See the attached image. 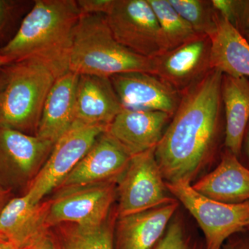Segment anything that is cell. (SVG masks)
<instances>
[{"label":"cell","mask_w":249,"mask_h":249,"mask_svg":"<svg viewBox=\"0 0 249 249\" xmlns=\"http://www.w3.org/2000/svg\"><path fill=\"white\" fill-rule=\"evenodd\" d=\"M14 62V60H12L9 57L0 53V68H2V67L6 66V65H9Z\"/></svg>","instance_id":"obj_34"},{"label":"cell","mask_w":249,"mask_h":249,"mask_svg":"<svg viewBox=\"0 0 249 249\" xmlns=\"http://www.w3.org/2000/svg\"><path fill=\"white\" fill-rule=\"evenodd\" d=\"M147 1L160 24L168 51L177 48L199 35L174 9L168 0H147Z\"/></svg>","instance_id":"obj_23"},{"label":"cell","mask_w":249,"mask_h":249,"mask_svg":"<svg viewBox=\"0 0 249 249\" xmlns=\"http://www.w3.org/2000/svg\"><path fill=\"white\" fill-rule=\"evenodd\" d=\"M232 236L226 242L222 249H249V237L238 235Z\"/></svg>","instance_id":"obj_28"},{"label":"cell","mask_w":249,"mask_h":249,"mask_svg":"<svg viewBox=\"0 0 249 249\" xmlns=\"http://www.w3.org/2000/svg\"><path fill=\"white\" fill-rule=\"evenodd\" d=\"M107 129L75 121L71 128L55 142L45 164L27 187L25 194L31 200L37 204L56 190Z\"/></svg>","instance_id":"obj_9"},{"label":"cell","mask_w":249,"mask_h":249,"mask_svg":"<svg viewBox=\"0 0 249 249\" xmlns=\"http://www.w3.org/2000/svg\"><path fill=\"white\" fill-rule=\"evenodd\" d=\"M153 249H194L183 226L178 220L170 222L166 231Z\"/></svg>","instance_id":"obj_25"},{"label":"cell","mask_w":249,"mask_h":249,"mask_svg":"<svg viewBox=\"0 0 249 249\" xmlns=\"http://www.w3.org/2000/svg\"><path fill=\"white\" fill-rule=\"evenodd\" d=\"M58 78L34 59L0 69V126L36 135L46 99Z\"/></svg>","instance_id":"obj_4"},{"label":"cell","mask_w":249,"mask_h":249,"mask_svg":"<svg viewBox=\"0 0 249 249\" xmlns=\"http://www.w3.org/2000/svg\"><path fill=\"white\" fill-rule=\"evenodd\" d=\"M240 11L232 25L249 44V0H243Z\"/></svg>","instance_id":"obj_27"},{"label":"cell","mask_w":249,"mask_h":249,"mask_svg":"<svg viewBox=\"0 0 249 249\" xmlns=\"http://www.w3.org/2000/svg\"><path fill=\"white\" fill-rule=\"evenodd\" d=\"M247 229H249V226H248V228H247Z\"/></svg>","instance_id":"obj_36"},{"label":"cell","mask_w":249,"mask_h":249,"mask_svg":"<svg viewBox=\"0 0 249 249\" xmlns=\"http://www.w3.org/2000/svg\"><path fill=\"white\" fill-rule=\"evenodd\" d=\"M192 186L199 194L219 202H248L249 168L226 149L217 168Z\"/></svg>","instance_id":"obj_18"},{"label":"cell","mask_w":249,"mask_h":249,"mask_svg":"<svg viewBox=\"0 0 249 249\" xmlns=\"http://www.w3.org/2000/svg\"><path fill=\"white\" fill-rule=\"evenodd\" d=\"M116 181L69 187L59 189L49 199V229L61 224L96 227L110 217L116 196Z\"/></svg>","instance_id":"obj_8"},{"label":"cell","mask_w":249,"mask_h":249,"mask_svg":"<svg viewBox=\"0 0 249 249\" xmlns=\"http://www.w3.org/2000/svg\"><path fill=\"white\" fill-rule=\"evenodd\" d=\"M24 249L19 247L14 243V242H10V241H4V242L0 243V249Z\"/></svg>","instance_id":"obj_33"},{"label":"cell","mask_w":249,"mask_h":249,"mask_svg":"<svg viewBox=\"0 0 249 249\" xmlns=\"http://www.w3.org/2000/svg\"><path fill=\"white\" fill-rule=\"evenodd\" d=\"M9 190L0 185V213L6 204L9 202Z\"/></svg>","instance_id":"obj_32"},{"label":"cell","mask_w":249,"mask_h":249,"mask_svg":"<svg viewBox=\"0 0 249 249\" xmlns=\"http://www.w3.org/2000/svg\"><path fill=\"white\" fill-rule=\"evenodd\" d=\"M79 75L67 71L58 77L46 99L36 136L55 144L75 122Z\"/></svg>","instance_id":"obj_19"},{"label":"cell","mask_w":249,"mask_h":249,"mask_svg":"<svg viewBox=\"0 0 249 249\" xmlns=\"http://www.w3.org/2000/svg\"><path fill=\"white\" fill-rule=\"evenodd\" d=\"M155 60V75L181 93L213 70L211 37L198 35Z\"/></svg>","instance_id":"obj_13"},{"label":"cell","mask_w":249,"mask_h":249,"mask_svg":"<svg viewBox=\"0 0 249 249\" xmlns=\"http://www.w3.org/2000/svg\"><path fill=\"white\" fill-rule=\"evenodd\" d=\"M69 71L110 77L141 71L156 73L155 58L134 53L116 40L103 14L82 15L75 31Z\"/></svg>","instance_id":"obj_3"},{"label":"cell","mask_w":249,"mask_h":249,"mask_svg":"<svg viewBox=\"0 0 249 249\" xmlns=\"http://www.w3.org/2000/svg\"><path fill=\"white\" fill-rule=\"evenodd\" d=\"M10 9L9 1L0 0V30L4 25L5 20L7 17L8 13Z\"/></svg>","instance_id":"obj_31"},{"label":"cell","mask_w":249,"mask_h":249,"mask_svg":"<svg viewBox=\"0 0 249 249\" xmlns=\"http://www.w3.org/2000/svg\"><path fill=\"white\" fill-rule=\"evenodd\" d=\"M4 241H6V240H5L4 238H2V237H1V236H0V243H1V242H4Z\"/></svg>","instance_id":"obj_35"},{"label":"cell","mask_w":249,"mask_h":249,"mask_svg":"<svg viewBox=\"0 0 249 249\" xmlns=\"http://www.w3.org/2000/svg\"><path fill=\"white\" fill-rule=\"evenodd\" d=\"M243 154L246 158V161H247V165L246 166L249 168V122L247 129H246L245 136H244L241 156L243 155Z\"/></svg>","instance_id":"obj_30"},{"label":"cell","mask_w":249,"mask_h":249,"mask_svg":"<svg viewBox=\"0 0 249 249\" xmlns=\"http://www.w3.org/2000/svg\"><path fill=\"white\" fill-rule=\"evenodd\" d=\"M53 145L37 136L0 126V183L29 186Z\"/></svg>","instance_id":"obj_10"},{"label":"cell","mask_w":249,"mask_h":249,"mask_svg":"<svg viewBox=\"0 0 249 249\" xmlns=\"http://www.w3.org/2000/svg\"><path fill=\"white\" fill-rule=\"evenodd\" d=\"M222 99L225 119L224 145L240 159L249 122V78L223 74Z\"/></svg>","instance_id":"obj_20"},{"label":"cell","mask_w":249,"mask_h":249,"mask_svg":"<svg viewBox=\"0 0 249 249\" xmlns=\"http://www.w3.org/2000/svg\"><path fill=\"white\" fill-rule=\"evenodd\" d=\"M196 34L211 37L217 30V12L211 1L168 0Z\"/></svg>","instance_id":"obj_24"},{"label":"cell","mask_w":249,"mask_h":249,"mask_svg":"<svg viewBox=\"0 0 249 249\" xmlns=\"http://www.w3.org/2000/svg\"><path fill=\"white\" fill-rule=\"evenodd\" d=\"M114 0H78L76 1L82 15L103 14L106 16Z\"/></svg>","instance_id":"obj_26"},{"label":"cell","mask_w":249,"mask_h":249,"mask_svg":"<svg viewBox=\"0 0 249 249\" xmlns=\"http://www.w3.org/2000/svg\"><path fill=\"white\" fill-rule=\"evenodd\" d=\"M49 200L35 204L27 194L14 198L0 213V236L24 249L49 232Z\"/></svg>","instance_id":"obj_14"},{"label":"cell","mask_w":249,"mask_h":249,"mask_svg":"<svg viewBox=\"0 0 249 249\" xmlns=\"http://www.w3.org/2000/svg\"><path fill=\"white\" fill-rule=\"evenodd\" d=\"M106 18L116 40L134 53L155 58L168 52L166 41L147 0H114Z\"/></svg>","instance_id":"obj_6"},{"label":"cell","mask_w":249,"mask_h":249,"mask_svg":"<svg viewBox=\"0 0 249 249\" xmlns=\"http://www.w3.org/2000/svg\"><path fill=\"white\" fill-rule=\"evenodd\" d=\"M110 80L124 109L162 111L173 116L181 101V93L153 73L128 72Z\"/></svg>","instance_id":"obj_11"},{"label":"cell","mask_w":249,"mask_h":249,"mask_svg":"<svg viewBox=\"0 0 249 249\" xmlns=\"http://www.w3.org/2000/svg\"><path fill=\"white\" fill-rule=\"evenodd\" d=\"M165 184L168 191L196 219L204 233L206 249H222L229 238L248 228L249 201L226 204L199 194L191 183Z\"/></svg>","instance_id":"obj_5"},{"label":"cell","mask_w":249,"mask_h":249,"mask_svg":"<svg viewBox=\"0 0 249 249\" xmlns=\"http://www.w3.org/2000/svg\"><path fill=\"white\" fill-rule=\"evenodd\" d=\"M178 204L176 199L143 212L118 217L114 249H153L166 231Z\"/></svg>","instance_id":"obj_16"},{"label":"cell","mask_w":249,"mask_h":249,"mask_svg":"<svg viewBox=\"0 0 249 249\" xmlns=\"http://www.w3.org/2000/svg\"><path fill=\"white\" fill-rule=\"evenodd\" d=\"M171 119L162 111L123 109L107 132L134 156L157 147Z\"/></svg>","instance_id":"obj_15"},{"label":"cell","mask_w":249,"mask_h":249,"mask_svg":"<svg viewBox=\"0 0 249 249\" xmlns=\"http://www.w3.org/2000/svg\"><path fill=\"white\" fill-rule=\"evenodd\" d=\"M81 14L74 0H37L17 34L0 49L14 62L34 59L58 77L69 71L75 31Z\"/></svg>","instance_id":"obj_2"},{"label":"cell","mask_w":249,"mask_h":249,"mask_svg":"<svg viewBox=\"0 0 249 249\" xmlns=\"http://www.w3.org/2000/svg\"><path fill=\"white\" fill-rule=\"evenodd\" d=\"M132 157L127 149L106 130L96 139L56 190L107 181L117 182Z\"/></svg>","instance_id":"obj_12"},{"label":"cell","mask_w":249,"mask_h":249,"mask_svg":"<svg viewBox=\"0 0 249 249\" xmlns=\"http://www.w3.org/2000/svg\"><path fill=\"white\" fill-rule=\"evenodd\" d=\"M29 249H56L54 245L53 239L51 235L50 232H47L45 235L40 237L38 240L36 241Z\"/></svg>","instance_id":"obj_29"},{"label":"cell","mask_w":249,"mask_h":249,"mask_svg":"<svg viewBox=\"0 0 249 249\" xmlns=\"http://www.w3.org/2000/svg\"><path fill=\"white\" fill-rule=\"evenodd\" d=\"M217 30L211 37L212 68L223 74L249 78L248 42L217 13Z\"/></svg>","instance_id":"obj_21"},{"label":"cell","mask_w":249,"mask_h":249,"mask_svg":"<svg viewBox=\"0 0 249 249\" xmlns=\"http://www.w3.org/2000/svg\"><path fill=\"white\" fill-rule=\"evenodd\" d=\"M155 148L132 156L116 185L119 217L138 213L175 199L168 190L155 158Z\"/></svg>","instance_id":"obj_7"},{"label":"cell","mask_w":249,"mask_h":249,"mask_svg":"<svg viewBox=\"0 0 249 249\" xmlns=\"http://www.w3.org/2000/svg\"><path fill=\"white\" fill-rule=\"evenodd\" d=\"M0 69H1V68H0Z\"/></svg>","instance_id":"obj_37"},{"label":"cell","mask_w":249,"mask_h":249,"mask_svg":"<svg viewBox=\"0 0 249 249\" xmlns=\"http://www.w3.org/2000/svg\"><path fill=\"white\" fill-rule=\"evenodd\" d=\"M123 109L110 78L79 76L75 105L76 122L107 127Z\"/></svg>","instance_id":"obj_17"},{"label":"cell","mask_w":249,"mask_h":249,"mask_svg":"<svg viewBox=\"0 0 249 249\" xmlns=\"http://www.w3.org/2000/svg\"><path fill=\"white\" fill-rule=\"evenodd\" d=\"M111 217L96 227L61 224L49 229L56 249H114Z\"/></svg>","instance_id":"obj_22"},{"label":"cell","mask_w":249,"mask_h":249,"mask_svg":"<svg viewBox=\"0 0 249 249\" xmlns=\"http://www.w3.org/2000/svg\"><path fill=\"white\" fill-rule=\"evenodd\" d=\"M222 76L213 69L181 93L178 109L155 148L165 182L191 183L217 151L222 134L225 136Z\"/></svg>","instance_id":"obj_1"}]
</instances>
